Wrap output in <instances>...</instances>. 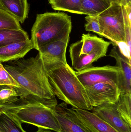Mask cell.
<instances>
[{
  "mask_svg": "<svg viewBox=\"0 0 131 132\" xmlns=\"http://www.w3.org/2000/svg\"><path fill=\"white\" fill-rule=\"evenodd\" d=\"M35 132H54L52 131L51 130L48 129H45L42 128H38V130Z\"/></svg>",
  "mask_w": 131,
  "mask_h": 132,
  "instance_id": "27",
  "label": "cell"
},
{
  "mask_svg": "<svg viewBox=\"0 0 131 132\" xmlns=\"http://www.w3.org/2000/svg\"><path fill=\"white\" fill-rule=\"evenodd\" d=\"M28 39L29 38L27 33L23 29H0V48Z\"/></svg>",
  "mask_w": 131,
  "mask_h": 132,
  "instance_id": "17",
  "label": "cell"
},
{
  "mask_svg": "<svg viewBox=\"0 0 131 132\" xmlns=\"http://www.w3.org/2000/svg\"><path fill=\"white\" fill-rule=\"evenodd\" d=\"M70 36L43 46L38 50L46 71L62 64H67L66 52Z\"/></svg>",
  "mask_w": 131,
  "mask_h": 132,
  "instance_id": "7",
  "label": "cell"
},
{
  "mask_svg": "<svg viewBox=\"0 0 131 132\" xmlns=\"http://www.w3.org/2000/svg\"><path fill=\"white\" fill-rule=\"evenodd\" d=\"M92 112L118 132H131V126L122 117L115 104H107L93 108Z\"/></svg>",
  "mask_w": 131,
  "mask_h": 132,
  "instance_id": "10",
  "label": "cell"
},
{
  "mask_svg": "<svg viewBox=\"0 0 131 132\" xmlns=\"http://www.w3.org/2000/svg\"><path fill=\"white\" fill-rule=\"evenodd\" d=\"M0 113H1V112H0Z\"/></svg>",
  "mask_w": 131,
  "mask_h": 132,
  "instance_id": "29",
  "label": "cell"
},
{
  "mask_svg": "<svg viewBox=\"0 0 131 132\" xmlns=\"http://www.w3.org/2000/svg\"><path fill=\"white\" fill-rule=\"evenodd\" d=\"M0 125L5 132H27L23 129L21 123L10 116L1 112Z\"/></svg>",
  "mask_w": 131,
  "mask_h": 132,
  "instance_id": "21",
  "label": "cell"
},
{
  "mask_svg": "<svg viewBox=\"0 0 131 132\" xmlns=\"http://www.w3.org/2000/svg\"><path fill=\"white\" fill-rule=\"evenodd\" d=\"M4 67L20 86L15 87L19 97L32 95L50 99L55 96L39 53L35 57L17 60Z\"/></svg>",
  "mask_w": 131,
  "mask_h": 132,
  "instance_id": "2",
  "label": "cell"
},
{
  "mask_svg": "<svg viewBox=\"0 0 131 132\" xmlns=\"http://www.w3.org/2000/svg\"><path fill=\"white\" fill-rule=\"evenodd\" d=\"M18 95L15 87L0 85V105L17 101Z\"/></svg>",
  "mask_w": 131,
  "mask_h": 132,
  "instance_id": "22",
  "label": "cell"
},
{
  "mask_svg": "<svg viewBox=\"0 0 131 132\" xmlns=\"http://www.w3.org/2000/svg\"><path fill=\"white\" fill-rule=\"evenodd\" d=\"M80 122L90 132H118L92 112L72 108Z\"/></svg>",
  "mask_w": 131,
  "mask_h": 132,
  "instance_id": "13",
  "label": "cell"
},
{
  "mask_svg": "<svg viewBox=\"0 0 131 132\" xmlns=\"http://www.w3.org/2000/svg\"><path fill=\"white\" fill-rule=\"evenodd\" d=\"M109 56L116 60V65L120 70V94L131 95V62L118 46H114Z\"/></svg>",
  "mask_w": 131,
  "mask_h": 132,
  "instance_id": "11",
  "label": "cell"
},
{
  "mask_svg": "<svg viewBox=\"0 0 131 132\" xmlns=\"http://www.w3.org/2000/svg\"><path fill=\"white\" fill-rule=\"evenodd\" d=\"M108 47H105L90 55L80 54L78 42L71 44L69 49L72 66L77 71L92 67L93 63L106 56Z\"/></svg>",
  "mask_w": 131,
  "mask_h": 132,
  "instance_id": "12",
  "label": "cell"
},
{
  "mask_svg": "<svg viewBox=\"0 0 131 132\" xmlns=\"http://www.w3.org/2000/svg\"><path fill=\"white\" fill-rule=\"evenodd\" d=\"M0 132H5L1 126V125H0Z\"/></svg>",
  "mask_w": 131,
  "mask_h": 132,
  "instance_id": "28",
  "label": "cell"
},
{
  "mask_svg": "<svg viewBox=\"0 0 131 132\" xmlns=\"http://www.w3.org/2000/svg\"><path fill=\"white\" fill-rule=\"evenodd\" d=\"M0 85H7L16 88L20 87L15 80L9 74L6 69L0 63Z\"/></svg>",
  "mask_w": 131,
  "mask_h": 132,
  "instance_id": "25",
  "label": "cell"
},
{
  "mask_svg": "<svg viewBox=\"0 0 131 132\" xmlns=\"http://www.w3.org/2000/svg\"><path fill=\"white\" fill-rule=\"evenodd\" d=\"M82 14L98 15L108 8L112 2L108 0H80Z\"/></svg>",
  "mask_w": 131,
  "mask_h": 132,
  "instance_id": "18",
  "label": "cell"
},
{
  "mask_svg": "<svg viewBox=\"0 0 131 132\" xmlns=\"http://www.w3.org/2000/svg\"><path fill=\"white\" fill-rule=\"evenodd\" d=\"M55 96L50 99L29 96L20 98L11 104L0 105V112L20 123L31 124L55 132L61 128L54 112L57 105Z\"/></svg>",
  "mask_w": 131,
  "mask_h": 132,
  "instance_id": "1",
  "label": "cell"
},
{
  "mask_svg": "<svg viewBox=\"0 0 131 132\" xmlns=\"http://www.w3.org/2000/svg\"><path fill=\"white\" fill-rule=\"evenodd\" d=\"M33 49V44L30 39L1 47L0 62H5L22 59Z\"/></svg>",
  "mask_w": 131,
  "mask_h": 132,
  "instance_id": "14",
  "label": "cell"
},
{
  "mask_svg": "<svg viewBox=\"0 0 131 132\" xmlns=\"http://www.w3.org/2000/svg\"><path fill=\"white\" fill-rule=\"evenodd\" d=\"M54 10L82 14L80 0H48Z\"/></svg>",
  "mask_w": 131,
  "mask_h": 132,
  "instance_id": "19",
  "label": "cell"
},
{
  "mask_svg": "<svg viewBox=\"0 0 131 132\" xmlns=\"http://www.w3.org/2000/svg\"><path fill=\"white\" fill-rule=\"evenodd\" d=\"M85 19L87 22L85 25V30L93 32L102 37V31L97 15H87L85 17Z\"/></svg>",
  "mask_w": 131,
  "mask_h": 132,
  "instance_id": "24",
  "label": "cell"
},
{
  "mask_svg": "<svg viewBox=\"0 0 131 132\" xmlns=\"http://www.w3.org/2000/svg\"><path fill=\"white\" fill-rule=\"evenodd\" d=\"M22 29L17 19L0 8V29Z\"/></svg>",
  "mask_w": 131,
  "mask_h": 132,
  "instance_id": "23",
  "label": "cell"
},
{
  "mask_svg": "<svg viewBox=\"0 0 131 132\" xmlns=\"http://www.w3.org/2000/svg\"><path fill=\"white\" fill-rule=\"evenodd\" d=\"M79 80L86 88L99 83H109L118 85L120 90V70L117 66H93L75 71Z\"/></svg>",
  "mask_w": 131,
  "mask_h": 132,
  "instance_id": "6",
  "label": "cell"
},
{
  "mask_svg": "<svg viewBox=\"0 0 131 132\" xmlns=\"http://www.w3.org/2000/svg\"><path fill=\"white\" fill-rule=\"evenodd\" d=\"M92 108L107 104H115L121 94L118 85L109 83H99L85 88Z\"/></svg>",
  "mask_w": 131,
  "mask_h": 132,
  "instance_id": "8",
  "label": "cell"
},
{
  "mask_svg": "<svg viewBox=\"0 0 131 132\" xmlns=\"http://www.w3.org/2000/svg\"><path fill=\"white\" fill-rule=\"evenodd\" d=\"M47 73L54 94L59 99L74 108L92 110L85 87L67 63L57 66Z\"/></svg>",
  "mask_w": 131,
  "mask_h": 132,
  "instance_id": "3",
  "label": "cell"
},
{
  "mask_svg": "<svg viewBox=\"0 0 131 132\" xmlns=\"http://www.w3.org/2000/svg\"><path fill=\"white\" fill-rule=\"evenodd\" d=\"M80 54L90 55L112 44L104 39L90 34H84L81 39L77 41Z\"/></svg>",
  "mask_w": 131,
  "mask_h": 132,
  "instance_id": "16",
  "label": "cell"
},
{
  "mask_svg": "<svg viewBox=\"0 0 131 132\" xmlns=\"http://www.w3.org/2000/svg\"><path fill=\"white\" fill-rule=\"evenodd\" d=\"M0 8L22 24L27 18L29 5L27 0H0Z\"/></svg>",
  "mask_w": 131,
  "mask_h": 132,
  "instance_id": "15",
  "label": "cell"
},
{
  "mask_svg": "<svg viewBox=\"0 0 131 132\" xmlns=\"http://www.w3.org/2000/svg\"><path fill=\"white\" fill-rule=\"evenodd\" d=\"M61 128L59 132H90L79 121L72 108L63 102L57 105L54 112Z\"/></svg>",
  "mask_w": 131,
  "mask_h": 132,
  "instance_id": "9",
  "label": "cell"
},
{
  "mask_svg": "<svg viewBox=\"0 0 131 132\" xmlns=\"http://www.w3.org/2000/svg\"><path fill=\"white\" fill-rule=\"evenodd\" d=\"M72 29L70 16L64 12L37 14L31 29V41L38 51L43 46L70 36Z\"/></svg>",
  "mask_w": 131,
  "mask_h": 132,
  "instance_id": "4",
  "label": "cell"
},
{
  "mask_svg": "<svg viewBox=\"0 0 131 132\" xmlns=\"http://www.w3.org/2000/svg\"><path fill=\"white\" fill-rule=\"evenodd\" d=\"M102 37L111 41L114 46L126 44L123 5L112 2L110 6L97 15Z\"/></svg>",
  "mask_w": 131,
  "mask_h": 132,
  "instance_id": "5",
  "label": "cell"
},
{
  "mask_svg": "<svg viewBox=\"0 0 131 132\" xmlns=\"http://www.w3.org/2000/svg\"><path fill=\"white\" fill-rule=\"evenodd\" d=\"M111 2H115L121 5H127L128 4L131 3V0H108Z\"/></svg>",
  "mask_w": 131,
  "mask_h": 132,
  "instance_id": "26",
  "label": "cell"
},
{
  "mask_svg": "<svg viewBox=\"0 0 131 132\" xmlns=\"http://www.w3.org/2000/svg\"><path fill=\"white\" fill-rule=\"evenodd\" d=\"M131 95L120 94L115 105L122 117L131 126Z\"/></svg>",
  "mask_w": 131,
  "mask_h": 132,
  "instance_id": "20",
  "label": "cell"
}]
</instances>
